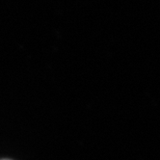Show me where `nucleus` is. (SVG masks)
I'll use <instances>...</instances> for the list:
<instances>
[{"label":"nucleus","mask_w":160,"mask_h":160,"mask_svg":"<svg viewBox=\"0 0 160 160\" xmlns=\"http://www.w3.org/2000/svg\"><path fill=\"white\" fill-rule=\"evenodd\" d=\"M2 160H11V159H2Z\"/></svg>","instance_id":"1"}]
</instances>
